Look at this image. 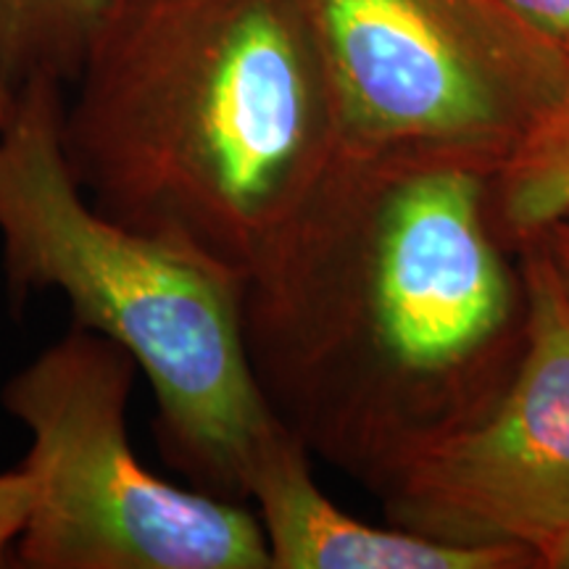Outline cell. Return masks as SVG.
<instances>
[{
    "label": "cell",
    "instance_id": "1",
    "mask_svg": "<svg viewBox=\"0 0 569 569\" xmlns=\"http://www.w3.org/2000/svg\"><path fill=\"white\" fill-rule=\"evenodd\" d=\"M61 134L98 211L243 274L338 153L301 0H109Z\"/></svg>",
    "mask_w": 569,
    "mask_h": 569
},
{
    "label": "cell",
    "instance_id": "4",
    "mask_svg": "<svg viewBox=\"0 0 569 569\" xmlns=\"http://www.w3.org/2000/svg\"><path fill=\"white\" fill-rule=\"evenodd\" d=\"M338 159L372 174L496 169L569 71L503 0H301Z\"/></svg>",
    "mask_w": 569,
    "mask_h": 569
},
{
    "label": "cell",
    "instance_id": "3",
    "mask_svg": "<svg viewBox=\"0 0 569 569\" xmlns=\"http://www.w3.org/2000/svg\"><path fill=\"white\" fill-rule=\"evenodd\" d=\"M138 365L71 325L0 388L30 436L21 469L32 509L17 540L30 569H269L259 517L180 488L142 465L130 438Z\"/></svg>",
    "mask_w": 569,
    "mask_h": 569
},
{
    "label": "cell",
    "instance_id": "2",
    "mask_svg": "<svg viewBox=\"0 0 569 569\" xmlns=\"http://www.w3.org/2000/svg\"><path fill=\"white\" fill-rule=\"evenodd\" d=\"M67 84L13 90L0 127V259L13 303L61 293L74 325L124 348L151 382L161 457L193 488L243 496L280 427L246 343V274L106 217L63 151Z\"/></svg>",
    "mask_w": 569,
    "mask_h": 569
},
{
    "label": "cell",
    "instance_id": "8",
    "mask_svg": "<svg viewBox=\"0 0 569 569\" xmlns=\"http://www.w3.org/2000/svg\"><path fill=\"white\" fill-rule=\"evenodd\" d=\"M109 0H0V80L11 90L48 77L67 84Z\"/></svg>",
    "mask_w": 569,
    "mask_h": 569
},
{
    "label": "cell",
    "instance_id": "12",
    "mask_svg": "<svg viewBox=\"0 0 569 569\" xmlns=\"http://www.w3.org/2000/svg\"><path fill=\"white\" fill-rule=\"evenodd\" d=\"M536 559H540V565L551 569H569V522L557 532V536H551L543 546H540Z\"/></svg>",
    "mask_w": 569,
    "mask_h": 569
},
{
    "label": "cell",
    "instance_id": "10",
    "mask_svg": "<svg viewBox=\"0 0 569 569\" xmlns=\"http://www.w3.org/2000/svg\"><path fill=\"white\" fill-rule=\"evenodd\" d=\"M503 3L569 56V0H503Z\"/></svg>",
    "mask_w": 569,
    "mask_h": 569
},
{
    "label": "cell",
    "instance_id": "9",
    "mask_svg": "<svg viewBox=\"0 0 569 569\" xmlns=\"http://www.w3.org/2000/svg\"><path fill=\"white\" fill-rule=\"evenodd\" d=\"M32 509V478L24 469L0 472V559L9 553L11 546L24 530Z\"/></svg>",
    "mask_w": 569,
    "mask_h": 569
},
{
    "label": "cell",
    "instance_id": "13",
    "mask_svg": "<svg viewBox=\"0 0 569 569\" xmlns=\"http://www.w3.org/2000/svg\"><path fill=\"white\" fill-rule=\"evenodd\" d=\"M11 106H13V90L3 80H0V127H3L6 119H9Z\"/></svg>",
    "mask_w": 569,
    "mask_h": 569
},
{
    "label": "cell",
    "instance_id": "11",
    "mask_svg": "<svg viewBox=\"0 0 569 569\" xmlns=\"http://www.w3.org/2000/svg\"><path fill=\"white\" fill-rule=\"evenodd\" d=\"M532 240H538L540 248L549 253V259L553 261V267H557L561 282H565L569 293V217L561 219L557 224H551L549 230L536 234Z\"/></svg>",
    "mask_w": 569,
    "mask_h": 569
},
{
    "label": "cell",
    "instance_id": "7",
    "mask_svg": "<svg viewBox=\"0 0 569 569\" xmlns=\"http://www.w3.org/2000/svg\"><path fill=\"white\" fill-rule=\"evenodd\" d=\"M498 209L509 230L536 238L569 217V71L498 161Z\"/></svg>",
    "mask_w": 569,
    "mask_h": 569
},
{
    "label": "cell",
    "instance_id": "5",
    "mask_svg": "<svg viewBox=\"0 0 569 569\" xmlns=\"http://www.w3.org/2000/svg\"><path fill=\"white\" fill-rule=\"evenodd\" d=\"M528 353L501 407L403 465L396 498L417 532L536 557L569 522V293L540 246L528 256Z\"/></svg>",
    "mask_w": 569,
    "mask_h": 569
},
{
    "label": "cell",
    "instance_id": "6",
    "mask_svg": "<svg viewBox=\"0 0 569 569\" xmlns=\"http://www.w3.org/2000/svg\"><path fill=\"white\" fill-rule=\"evenodd\" d=\"M272 569H509L532 553L511 543H457L361 522L319 490L306 443L280 425L248 467Z\"/></svg>",
    "mask_w": 569,
    "mask_h": 569
}]
</instances>
